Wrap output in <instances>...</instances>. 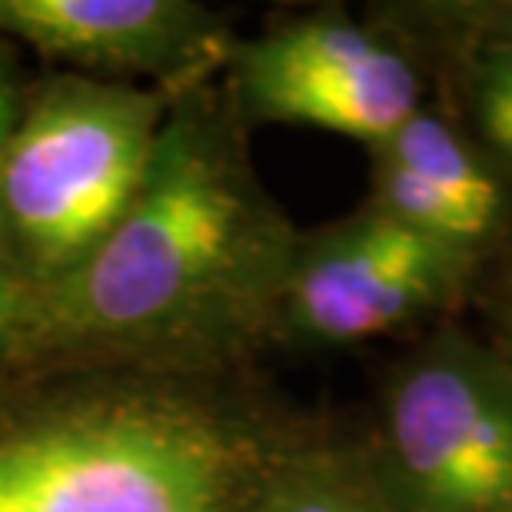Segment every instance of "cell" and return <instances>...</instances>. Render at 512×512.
<instances>
[{"instance_id":"cell-13","label":"cell","mask_w":512,"mask_h":512,"mask_svg":"<svg viewBox=\"0 0 512 512\" xmlns=\"http://www.w3.org/2000/svg\"><path fill=\"white\" fill-rule=\"evenodd\" d=\"M499 360L506 363L512 373V260L496 283V300H493V343H489Z\"/></svg>"},{"instance_id":"cell-7","label":"cell","mask_w":512,"mask_h":512,"mask_svg":"<svg viewBox=\"0 0 512 512\" xmlns=\"http://www.w3.org/2000/svg\"><path fill=\"white\" fill-rule=\"evenodd\" d=\"M0 34L90 70L190 84L220 57L213 14L183 0H0Z\"/></svg>"},{"instance_id":"cell-9","label":"cell","mask_w":512,"mask_h":512,"mask_svg":"<svg viewBox=\"0 0 512 512\" xmlns=\"http://www.w3.org/2000/svg\"><path fill=\"white\" fill-rule=\"evenodd\" d=\"M250 512H396L373 456L306 449L263 479Z\"/></svg>"},{"instance_id":"cell-1","label":"cell","mask_w":512,"mask_h":512,"mask_svg":"<svg viewBox=\"0 0 512 512\" xmlns=\"http://www.w3.org/2000/svg\"><path fill=\"white\" fill-rule=\"evenodd\" d=\"M296 233L200 90L170 104L147 180L104 243L27 290L10 363H190L280 310Z\"/></svg>"},{"instance_id":"cell-11","label":"cell","mask_w":512,"mask_h":512,"mask_svg":"<svg viewBox=\"0 0 512 512\" xmlns=\"http://www.w3.org/2000/svg\"><path fill=\"white\" fill-rule=\"evenodd\" d=\"M449 27H459V40L469 50V60L499 57L512 60V0L509 4H473L449 7Z\"/></svg>"},{"instance_id":"cell-14","label":"cell","mask_w":512,"mask_h":512,"mask_svg":"<svg viewBox=\"0 0 512 512\" xmlns=\"http://www.w3.org/2000/svg\"><path fill=\"white\" fill-rule=\"evenodd\" d=\"M20 110H24V104H20V90L14 80V60H10L7 47L0 44V167H4V153H7L10 137H14Z\"/></svg>"},{"instance_id":"cell-6","label":"cell","mask_w":512,"mask_h":512,"mask_svg":"<svg viewBox=\"0 0 512 512\" xmlns=\"http://www.w3.org/2000/svg\"><path fill=\"white\" fill-rule=\"evenodd\" d=\"M240 107L380 147L419 114V74L403 50L343 17L293 20L237 54Z\"/></svg>"},{"instance_id":"cell-10","label":"cell","mask_w":512,"mask_h":512,"mask_svg":"<svg viewBox=\"0 0 512 512\" xmlns=\"http://www.w3.org/2000/svg\"><path fill=\"white\" fill-rule=\"evenodd\" d=\"M469 110L486 150L512 170V60H469Z\"/></svg>"},{"instance_id":"cell-12","label":"cell","mask_w":512,"mask_h":512,"mask_svg":"<svg viewBox=\"0 0 512 512\" xmlns=\"http://www.w3.org/2000/svg\"><path fill=\"white\" fill-rule=\"evenodd\" d=\"M24 296H27L24 280L0 256V366H7L10 356H14L20 316H24Z\"/></svg>"},{"instance_id":"cell-3","label":"cell","mask_w":512,"mask_h":512,"mask_svg":"<svg viewBox=\"0 0 512 512\" xmlns=\"http://www.w3.org/2000/svg\"><path fill=\"white\" fill-rule=\"evenodd\" d=\"M173 97L87 74L47 80L0 167V253L27 290L60 280L124 220Z\"/></svg>"},{"instance_id":"cell-8","label":"cell","mask_w":512,"mask_h":512,"mask_svg":"<svg viewBox=\"0 0 512 512\" xmlns=\"http://www.w3.org/2000/svg\"><path fill=\"white\" fill-rule=\"evenodd\" d=\"M373 207L419 233L483 253L506 213L503 183L486 160L439 120L419 110L373 147Z\"/></svg>"},{"instance_id":"cell-5","label":"cell","mask_w":512,"mask_h":512,"mask_svg":"<svg viewBox=\"0 0 512 512\" xmlns=\"http://www.w3.org/2000/svg\"><path fill=\"white\" fill-rule=\"evenodd\" d=\"M476 256L370 203L356 217L296 240L276 313L310 343H360L449 303L473 276Z\"/></svg>"},{"instance_id":"cell-4","label":"cell","mask_w":512,"mask_h":512,"mask_svg":"<svg viewBox=\"0 0 512 512\" xmlns=\"http://www.w3.org/2000/svg\"><path fill=\"white\" fill-rule=\"evenodd\" d=\"M373 463L396 512H512V373L489 343L446 333L399 366Z\"/></svg>"},{"instance_id":"cell-2","label":"cell","mask_w":512,"mask_h":512,"mask_svg":"<svg viewBox=\"0 0 512 512\" xmlns=\"http://www.w3.org/2000/svg\"><path fill=\"white\" fill-rule=\"evenodd\" d=\"M250 446L207 406L153 389L0 416V512H243Z\"/></svg>"}]
</instances>
